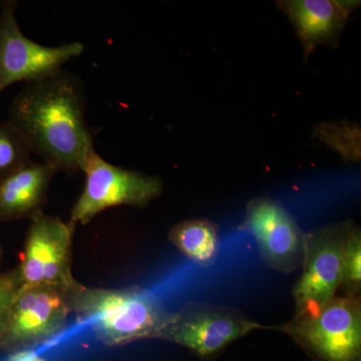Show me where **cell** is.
I'll list each match as a JSON object with an SVG mask.
<instances>
[{
	"mask_svg": "<svg viewBox=\"0 0 361 361\" xmlns=\"http://www.w3.org/2000/svg\"><path fill=\"white\" fill-rule=\"evenodd\" d=\"M272 329L290 336L313 361H361L360 298L336 295L315 314Z\"/></svg>",
	"mask_w": 361,
	"mask_h": 361,
	"instance_id": "3957f363",
	"label": "cell"
},
{
	"mask_svg": "<svg viewBox=\"0 0 361 361\" xmlns=\"http://www.w3.org/2000/svg\"><path fill=\"white\" fill-rule=\"evenodd\" d=\"M8 122L32 153L58 172H82L96 152L80 78L65 71L28 82L14 97Z\"/></svg>",
	"mask_w": 361,
	"mask_h": 361,
	"instance_id": "6da1fadb",
	"label": "cell"
},
{
	"mask_svg": "<svg viewBox=\"0 0 361 361\" xmlns=\"http://www.w3.org/2000/svg\"><path fill=\"white\" fill-rule=\"evenodd\" d=\"M16 1H4L0 11V94L18 82H37L63 71L82 56L85 45L73 42L45 47L27 39L16 20Z\"/></svg>",
	"mask_w": 361,
	"mask_h": 361,
	"instance_id": "ba28073f",
	"label": "cell"
},
{
	"mask_svg": "<svg viewBox=\"0 0 361 361\" xmlns=\"http://www.w3.org/2000/svg\"><path fill=\"white\" fill-rule=\"evenodd\" d=\"M75 225L42 213L30 219L20 264V286H51L68 290L73 275Z\"/></svg>",
	"mask_w": 361,
	"mask_h": 361,
	"instance_id": "52a82bcc",
	"label": "cell"
},
{
	"mask_svg": "<svg viewBox=\"0 0 361 361\" xmlns=\"http://www.w3.org/2000/svg\"><path fill=\"white\" fill-rule=\"evenodd\" d=\"M8 361H49L32 353H20L13 356Z\"/></svg>",
	"mask_w": 361,
	"mask_h": 361,
	"instance_id": "e0dca14e",
	"label": "cell"
},
{
	"mask_svg": "<svg viewBox=\"0 0 361 361\" xmlns=\"http://www.w3.org/2000/svg\"><path fill=\"white\" fill-rule=\"evenodd\" d=\"M276 6L290 20L307 61L316 47H336L356 0H279Z\"/></svg>",
	"mask_w": 361,
	"mask_h": 361,
	"instance_id": "8fae6325",
	"label": "cell"
},
{
	"mask_svg": "<svg viewBox=\"0 0 361 361\" xmlns=\"http://www.w3.org/2000/svg\"><path fill=\"white\" fill-rule=\"evenodd\" d=\"M66 297L71 312L108 346L159 339L173 314L155 293L139 286L99 288L75 281Z\"/></svg>",
	"mask_w": 361,
	"mask_h": 361,
	"instance_id": "7a4b0ae2",
	"label": "cell"
},
{
	"mask_svg": "<svg viewBox=\"0 0 361 361\" xmlns=\"http://www.w3.org/2000/svg\"><path fill=\"white\" fill-rule=\"evenodd\" d=\"M85 183L71 211L70 222L87 225L99 214L114 207L142 209L163 193V183L156 176L113 165L94 152L84 171Z\"/></svg>",
	"mask_w": 361,
	"mask_h": 361,
	"instance_id": "5b68a950",
	"label": "cell"
},
{
	"mask_svg": "<svg viewBox=\"0 0 361 361\" xmlns=\"http://www.w3.org/2000/svg\"><path fill=\"white\" fill-rule=\"evenodd\" d=\"M351 222L330 223L306 233L302 274L292 288L294 316L315 314L338 293Z\"/></svg>",
	"mask_w": 361,
	"mask_h": 361,
	"instance_id": "8992f818",
	"label": "cell"
},
{
	"mask_svg": "<svg viewBox=\"0 0 361 361\" xmlns=\"http://www.w3.org/2000/svg\"><path fill=\"white\" fill-rule=\"evenodd\" d=\"M32 151L8 121L0 123V180L30 163Z\"/></svg>",
	"mask_w": 361,
	"mask_h": 361,
	"instance_id": "9a60e30c",
	"label": "cell"
},
{
	"mask_svg": "<svg viewBox=\"0 0 361 361\" xmlns=\"http://www.w3.org/2000/svg\"><path fill=\"white\" fill-rule=\"evenodd\" d=\"M71 314L66 289L20 286L0 336V350H14L49 341L61 334Z\"/></svg>",
	"mask_w": 361,
	"mask_h": 361,
	"instance_id": "9c48e42d",
	"label": "cell"
},
{
	"mask_svg": "<svg viewBox=\"0 0 361 361\" xmlns=\"http://www.w3.org/2000/svg\"><path fill=\"white\" fill-rule=\"evenodd\" d=\"M20 287L16 268L0 274V336L6 324L9 307Z\"/></svg>",
	"mask_w": 361,
	"mask_h": 361,
	"instance_id": "2e32d148",
	"label": "cell"
},
{
	"mask_svg": "<svg viewBox=\"0 0 361 361\" xmlns=\"http://www.w3.org/2000/svg\"><path fill=\"white\" fill-rule=\"evenodd\" d=\"M2 259H4V251H2L1 246H0V268H1ZM1 270H0V274H1Z\"/></svg>",
	"mask_w": 361,
	"mask_h": 361,
	"instance_id": "ac0fdd59",
	"label": "cell"
},
{
	"mask_svg": "<svg viewBox=\"0 0 361 361\" xmlns=\"http://www.w3.org/2000/svg\"><path fill=\"white\" fill-rule=\"evenodd\" d=\"M341 295L360 298L361 294V230L351 222L343 249Z\"/></svg>",
	"mask_w": 361,
	"mask_h": 361,
	"instance_id": "5bb4252c",
	"label": "cell"
},
{
	"mask_svg": "<svg viewBox=\"0 0 361 361\" xmlns=\"http://www.w3.org/2000/svg\"><path fill=\"white\" fill-rule=\"evenodd\" d=\"M240 228L253 235L271 269L289 274L302 265L306 233L279 202L270 197L252 199Z\"/></svg>",
	"mask_w": 361,
	"mask_h": 361,
	"instance_id": "30bf717a",
	"label": "cell"
},
{
	"mask_svg": "<svg viewBox=\"0 0 361 361\" xmlns=\"http://www.w3.org/2000/svg\"><path fill=\"white\" fill-rule=\"evenodd\" d=\"M169 240L189 260L202 268L215 264L221 250L219 227L208 219L182 221L169 231Z\"/></svg>",
	"mask_w": 361,
	"mask_h": 361,
	"instance_id": "4fadbf2b",
	"label": "cell"
},
{
	"mask_svg": "<svg viewBox=\"0 0 361 361\" xmlns=\"http://www.w3.org/2000/svg\"><path fill=\"white\" fill-rule=\"evenodd\" d=\"M56 173V168L44 161H30L0 180V221L30 220L44 213Z\"/></svg>",
	"mask_w": 361,
	"mask_h": 361,
	"instance_id": "7c38bea8",
	"label": "cell"
},
{
	"mask_svg": "<svg viewBox=\"0 0 361 361\" xmlns=\"http://www.w3.org/2000/svg\"><path fill=\"white\" fill-rule=\"evenodd\" d=\"M262 329L272 327L230 306L191 302L173 313L159 339L183 346L207 361L217 357L233 342Z\"/></svg>",
	"mask_w": 361,
	"mask_h": 361,
	"instance_id": "277c9868",
	"label": "cell"
}]
</instances>
